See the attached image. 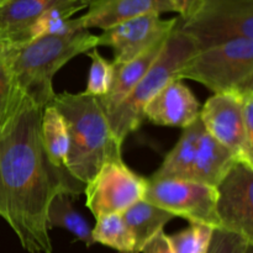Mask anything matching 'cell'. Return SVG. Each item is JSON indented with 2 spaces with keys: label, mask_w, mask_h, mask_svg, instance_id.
I'll return each mask as SVG.
<instances>
[{
  "label": "cell",
  "mask_w": 253,
  "mask_h": 253,
  "mask_svg": "<svg viewBox=\"0 0 253 253\" xmlns=\"http://www.w3.org/2000/svg\"><path fill=\"white\" fill-rule=\"evenodd\" d=\"M42 110L29 101L0 136V217L27 253H52L49 204L59 194L78 198L85 187L47 157L40 132Z\"/></svg>",
  "instance_id": "6da1fadb"
},
{
  "label": "cell",
  "mask_w": 253,
  "mask_h": 253,
  "mask_svg": "<svg viewBox=\"0 0 253 253\" xmlns=\"http://www.w3.org/2000/svg\"><path fill=\"white\" fill-rule=\"evenodd\" d=\"M49 105L63 116L69 146L66 168L83 184L90 182L109 160L123 157V143L111 131L98 98L82 93L56 94Z\"/></svg>",
  "instance_id": "7a4b0ae2"
},
{
  "label": "cell",
  "mask_w": 253,
  "mask_h": 253,
  "mask_svg": "<svg viewBox=\"0 0 253 253\" xmlns=\"http://www.w3.org/2000/svg\"><path fill=\"white\" fill-rule=\"evenodd\" d=\"M9 68L25 95L41 109L53 100V77L72 58L98 47L89 30L64 36H42L19 43H0Z\"/></svg>",
  "instance_id": "3957f363"
},
{
  "label": "cell",
  "mask_w": 253,
  "mask_h": 253,
  "mask_svg": "<svg viewBox=\"0 0 253 253\" xmlns=\"http://www.w3.org/2000/svg\"><path fill=\"white\" fill-rule=\"evenodd\" d=\"M198 51L194 42L178 29V24L166 41L165 47L147 73L136 84L127 98L106 115L114 136L120 143L140 128L143 109L148 101L172 79Z\"/></svg>",
  "instance_id": "277c9868"
},
{
  "label": "cell",
  "mask_w": 253,
  "mask_h": 253,
  "mask_svg": "<svg viewBox=\"0 0 253 253\" xmlns=\"http://www.w3.org/2000/svg\"><path fill=\"white\" fill-rule=\"evenodd\" d=\"M174 79L195 81L214 94L253 91V40L240 37L197 51Z\"/></svg>",
  "instance_id": "5b68a950"
},
{
  "label": "cell",
  "mask_w": 253,
  "mask_h": 253,
  "mask_svg": "<svg viewBox=\"0 0 253 253\" xmlns=\"http://www.w3.org/2000/svg\"><path fill=\"white\" fill-rule=\"evenodd\" d=\"M198 51L230 40H253V0H202L187 20H178Z\"/></svg>",
  "instance_id": "8992f818"
},
{
  "label": "cell",
  "mask_w": 253,
  "mask_h": 253,
  "mask_svg": "<svg viewBox=\"0 0 253 253\" xmlns=\"http://www.w3.org/2000/svg\"><path fill=\"white\" fill-rule=\"evenodd\" d=\"M147 179L141 177L124 162L123 157L109 160L101 166L93 179L84 187L86 208L95 216L123 214L143 200Z\"/></svg>",
  "instance_id": "52a82bcc"
},
{
  "label": "cell",
  "mask_w": 253,
  "mask_h": 253,
  "mask_svg": "<svg viewBox=\"0 0 253 253\" xmlns=\"http://www.w3.org/2000/svg\"><path fill=\"white\" fill-rule=\"evenodd\" d=\"M143 200L189 221L221 229L216 212V189L193 180L147 179Z\"/></svg>",
  "instance_id": "ba28073f"
},
{
  "label": "cell",
  "mask_w": 253,
  "mask_h": 253,
  "mask_svg": "<svg viewBox=\"0 0 253 253\" xmlns=\"http://www.w3.org/2000/svg\"><path fill=\"white\" fill-rule=\"evenodd\" d=\"M179 19L165 20L160 14H146L126 20L98 35V46L114 51V64L125 63L168 39Z\"/></svg>",
  "instance_id": "9c48e42d"
},
{
  "label": "cell",
  "mask_w": 253,
  "mask_h": 253,
  "mask_svg": "<svg viewBox=\"0 0 253 253\" xmlns=\"http://www.w3.org/2000/svg\"><path fill=\"white\" fill-rule=\"evenodd\" d=\"M220 226L253 242V167L237 162L216 187Z\"/></svg>",
  "instance_id": "30bf717a"
},
{
  "label": "cell",
  "mask_w": 253,
  "mask_h": 253,
  "mask_svg": "<svg viewBox=\"0 0 253 253\" xmlns=\"http://www.w3.org/2000/svg\"><path fill=\"white\" fill-rule=\"evenodd\" d=\"M200 121L205 131L229 148L237 161L253 167V148L245 136L242 119V95L214 94L200 108Z\"/></svg>",
  "instance_id": "8fae6325"
},
{
  "label": "cell",
  "mask_w": 253,
  "mask_h": 253,
  "mask_svg": "<svg viewBox=\"0 0 253 253\" xmlns=\"http://www.w3.org/2000/svg\"><path fill=\"white\" fill-rule=\"evenodd\" d=\"M200 104L180 79H172L143 109V119L158 126L187 127L199 118Z\"/></svg>",
  "instance_id": "7c38bea8"
},
{
  "label": "cell",
  "mask_w": 253,
  "mask_h": 253,
  "mask_svg": "<svg viewBox=\"0 0 253 253\" xmlns=\"http://www.w3.org/2000/svg\"><path fill=\"white\" fill-rule=\"evenodd\" d=\"M175 12L172 0H89L81 21L84 30H106L146 14Z\"/></svg>",
  "instance_id": "4fadbf2b"
},
{
  "label": "cell",
  "mask_w": 253,
  "mask_h": 253,
  "mask_svg": "<svg viewBox=\"0 0 253 253\" xmlns=\"http://www.w3.org/2000/svg\"><path fill=\"white\" fill-rule=\"evenodd\" d=\"M89 0H6L0 5V43L30 40V30L43 12L61 5H84Z\"/></svg>",
  "instance_id": "5bb4252c"
},
{
  "label": "cell",
  "mask_w": 253,
  "mask_h": 253,
  "mask_svg": "<svg viewBox=\"0 0 253 253\" xmlns=\"http://www.w3.org/2000/svg\"><path fill=\"white\" fill-rule=\"evenodd\" d=\"M166 41H167V39L165 41H161L160 43L155 44L150 49L141 53L140 56L135 57L131 61L125 62V63L114 64L111 62L114 66V76L110 90L108 91L106 95L98 98L99 104H100L105 115L110 114L114 109L118 108L127 98V95L132 91L136 84L142 79V77L147 73L151 66L155 63V61L165 47Z\"/></svg>",
  "instance_id": "9a60e30c"
},
{
  "label": "cell",
  "mask_w": 253,
  "mask_h": 253,
  "mask_svg": "<svg viewBox=\"0 0 253 253\" xmlns=\"http://www.w3.org/2000/svg\"><path fill=\"white\" fill-rule=\"evenodd\" d=\"M237 162L236 156L211 137L204 128L198 142L190 180L216 189Z\"/></svg>",
  "instance_id": "2e32d148"
},
{
  "label": "cell",
  "mask_w": 253,
  "mask_h": 253,
  "mask_svg": "<svg viewBox=\"0 0 253 253\" xmlns=\"http://www.w3.org/2000/svg\"><path fill=\"white\" fill-rule=\"evenodd\" d=\"M204 131L200 118L183 128L179 140L165 157L161 167L150 178L151 180L182 179L190 180L193 163L197 153L200 135Z\"/></svg>",
  "instance_id": "e0dca14e"
},
{
  "label": "cell",
  "mask_w": 253,
  "mask_h": 253,
  "mask_svg": "<svg viewBox=\"0 0 253 253\" xmlns=\"http://www.w3.org/2000/svg\"><path fill=\"white\" fill-rule=\"evenodd\" d=\"M124 221L132 232L136 241V251L141 253L142 247L165 226L174 219V215L146 200H140L121 214Z\"/></svg>",
  "instance_id": "ac0fdd59"
},
{
  "label": "cell",
  "mask_w": 253,
  "mask_h": 253,
  "mask_svg": "<svg viewBox=\"0 0 253 253\" xmlns=\"http://www.w3.org/2000/svg\"><path fill=\"white\" fill-rule=\"evenodd\" d=\"M42 146L48 160L56 167L66 168L68 155V131L63 116L54 106L47 105L43 108L40 123Z\"/></svg>",
  "instance_id": "d6986e66"
},
{
  "label": "cell",
  "mask_w": 253,
  "mask_h": 253,
  "mask_svg": "<svg viewBox=\"0 0 253 253\" xmlns=\"http://www.w3.org/2000/svg\"><path fill=\"white\" fill-rule=\"evenodd\" d=\"M73 198L67 194H59L53 198L48 208V227L64 229L71 232L78 241L86 247L94 245L91 237V227L89 222L73 208Z\"/></svg>",
  "instance_id": "ffe728a7"
},
{
  "label": "cell",
  "mask_w": 253,
  "mask_h": 253,
  "mask_svg": "<svg viewBox=\"0 0 253 253\" xmlns=\"http://www.w3.org/2000/svg\"><path fill=\"white\" fill-rule=\"evenodd\" d=\"M30 100L20 89L0 46V136L4 135Z\"/></svg>",
  "instance_id": "44dd1931"
},
{
  "label": "cell",
  "mask_w": 253,
  "mask_h": 253,
  "mask_svg": "<svg viewBox=\"0 0 253 253\" xmlns=\"http://www.w3.org/2000/svg\"><path fill=\"white\" fill-rule=\"evenodd\" d=\"M94 244H100L118 253H137L132 232L124 221L121 214H110L96 219L91 229Z\"/></svg>",
  "instance_id": "7402d4cb"
},
{
  "label": "cell",
  "mask_w": 253,
  "mask_h": 253,
  "mask_svg": "<svg viewBox=\"0 0 253 253\" xmlns=\"http://www.w3.org/2000/svg\"><path fill=\"white\" fill-rule=\"evenodd\" d=\"M215 229L202 224H189L187 229L167 235L174 253H207Z\"/></svg>",
  "instance_id": "603a6c76"
},
{
  "label": "cell",
  "mask_w": 253,
  "mask_h": 253,
  "mask_svg": "<svg viewBox=\"0 0 253 253\" xmlns=\"http://www.w3.org/2000/svg\"><path fill=\"white\" fill-rule=\"evenodd\" d=\"M86 53L91 59V64L89 69L86 89L84 93L94 98H101L110 90L111 83H113L114 66L111 62L104 58L96 48H93Z\"/></svg>",
  "instance_id": "cb8c5ba5"
},
{
  "label": "cell",
  "mask_w": 253,
  "mask_h": 253,
  "mask_svg": "<svg viewBox=\"0 0 253 253\" xmlns=\"http://www.w3.org/2000/svg\"><path fill=\"white\" fill-rule=\"evenodd\" d=\"M207 253H253V242L234 232L215 229Z\"/></svg>",
  "instance_id": "d4e9b609"
},
{
  "label": "cell",
  "mask_w": 253,
  "mask_h": 253,
  "mask_svg": "<svg viewBox=\"0 0 253 253\" xmlns=\"http://www.w3.org/2000/svg\"><path fill=\"white\" fill-rule=\"evenodd\" d=\"M141 253H174L169 242H168L167 235L165 230L156 234L145 246L141 250Z\"/></svg>",
  "instance_id": "484cf974"
},
{
  "label": "cell",
  "mask_w": 253,
  "mask_h": 253,
  "mask_svg": "<svg viewBox=\"0 0 253 253\" xmlns=\"http://www.w3.org/2000/svg\"><path fill=\"white\" fill-rule=\"evenodd\" d=\"M202 0H172L173 5L175 7V12L179 14L180 21L187 20L193 12L197 10Z\"/></svg>",
  "instance_id": "4316f807"
},
{
  "label": "cell",
  "mask_w": 253,
  "mask_h": 253,
  "mask_svg": "<svg viewBox=\"0 0 253 253\" xmlns=\"http://www.w3.org/2000/svg\"><path fill=\"white\" fill-rule=\"evenodd\" d=\"M5 1H6V0H0V5H1L2 2H5Z\"/></svg>",
  "instance_id": "83f0119b"
}]
</instances>
